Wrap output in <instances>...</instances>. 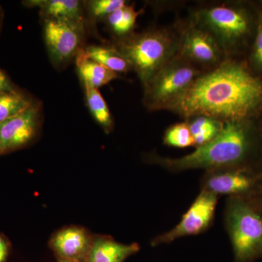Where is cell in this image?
I'll use <instances>...</instances> for the list:
<instances>
[{"mask_svg": "<svg viewBox=\"0 0 262 262\" xmlns=\"http://www.w3.org/2000/svg\"><path fill=\"white\" fill-rule=\"evenodd\" d=\"M262 106V81L238 62L225 60L201 74L167 110L184 118L246 121Z\"/></svg>", "mask_w": 262, "mask_h": 262, "instance_id": "obj_1", "label": "cell"}, {"mask_svg": "<svg viewBox=\"0 0 262 262\" xmlns=\"http://www.w3.org/2000/svg\"><path fill=\"white\" fill-rule=\"evenodd\" d=\"M252 139L246 121L226 122L213 140L179 158L150 157L149 161L172 172L242 165L251 149Z\"/></svg>", "mask_w": 262, "mask_h": 262, "instance_id": "obj_2", "label": "cell"}, {"mask_svg": "<svg viewBox=\"0 0 262 262\" xmlns=\"http://www.w3.org/2000/svg\"><path fill=\"white\" fill-rule=\"evenodd\" d=\"M130 63L143 87L170 60L178 55L179 38L166 29L133 33L113 45Z\"/></svg>", "mask_w": 262, "mask_h": 262, "instance_id": "obj_3", "label": "cell"}, {"mask_svg": "<svg viewBox=\"0 0 262 262\" xmlns=\"http://www.w3.org/2000/svg\"><path fill=\"white\" fill-rule=\"evenodd\" d=\"M225 221L236 262H251L262 257L261 211L246 198L229 196Z\"/></svg>", "mask_w": 262, "mask_h": 262, "instance_id": "obj_4", "label": "cell"}, {"mask_svg": "<svg viewBox=\"0 0 262 262\" xmlns=\"http://www.w3.org/2000/svg\"><path fill=\"white\" fill-rule=\"evenodd\" d=\"M201 74L195 66L177 55L144 88V105L150 111L167 110Z\"/></svg>", "mask_w": 262, "mask_h": 262, "instance_id": "obj_5", "label": "cell"}, {"mask_svg": "<svg viewBox=\"0 0 262 262\" xmlns=\"http://www.w3.org/2000/svg\"><path fill=\"white\" fill-rule=\"evenodd\" d=\"M192 20L211 33L225 55L249 32L247 15L223 3L200 8L194 12Z\"/></svg>", "mask_w": 262, "mask_h": 262, "instance_id": "obj_6", "label": "cell"}, {"mask_svg": "<svg viewBox=\"0 0 262 262\" xmlns=\"http://www.w3.org/2000/svg\"><path fill=\"white\" fill-rule=\"evenodd\" d=\"M86 27V22L42 18L43 37L54 67H65L75 59L84 48Z\"/></svg>", "mask_w": 262, "mask_h": 262, "instance_id": "obj_7", "label": "cell"}, {"mask_svg": "<svg viewBox=\"0 0 262 262\" xmlns=\"http://www.w3.org/2000/svg\"><path fill=\"white\" fill-rule=\"evenodd\" d=\"M261 172H256L245 165L223 167L206 170L202 179V190L216 196L247 198L256 190Z\"/></svg>", "mask_w": 262, "mask_h": 262, "instance_id": "obj_8", "label": "cell"}, {"mask_svg": "<svg viewBox=\"0 0 262 262\" xmlns=\"http://www.w3.org/2000/svg\"><path fill=\"white\" fill-rule=\"evenodd\" d=\"M218 196L202 190L189 210L183 215L180 222L168 232L153 239L151 244H170L176 239L196 235L206 232L212 225L216 209Z\"/></svg>", "mask_w": 262, "mask_h": 262, "instance_id": "obj_9", "label": "cell"}, {"mask_svg": "<svg viewBox=\"0 0 262 262\" xmlns=\"http://www.w3.org/2000/svg\"><path fill=\"white\" fill-rule=\"evenodd\" d=\"M178 55L195 67H215L225 54L211 33L192 20L180 33Z\"/></svg>", "mask_w": 262, "mask_h": 262, "instance_id": "obj_10", "label": "cell"}, {"mask_svg": "<svg viewBox=\"0 0 262 262\" xmlns=\"http://www.w3.org/2000/svg\"><path fill=\"white\" fill-rule=\"evenodd\" d=\"M41 106L34 102L29 108L0 123V155L32 142L41 125Z\"/></svg>", "mask_w": 262, "mask_h": 262, "instance_id": "obj_11", "label": "cell"}, {"mask_svg": "<svg viewBox=\"0 0 262 262\" xmlns=\"http://www.w3.org/2000/svg\"><path fill=\"white\" fill-rule=\"evenodd\" d=\"M93 241L84 229L72 227L57 232L51 246L59 259L85 262Z\"/></svg>", "mask_w": 262, "mask_h": 262, "instance_id": "obj_12", "label": "cell"}, {"mask_svg": "<svg viewBox=\"0 0 262 262\" xmlns=\"http://www.w3.org/2000/svg\"><path fill=\"white\" fill-rule=\"evenodd\" d=\"M23 4L37 8L42 18L86 22L84 1L80 0H28Z\"/></svg>", "mask_w": 262, "mask_h": 262, "instance_id": "obj_13", "label": "cell"}, {"mask_svg": "<svg viewBox=\"0 0 262 262\" xmlns=\"http://www.w3.org/2000/svg\"><path fill=\"white\" fill-rule=\"evenodd\" d=\"M140 249L137 244H123L108 237L93 241L85 262H124Z\"/></svg>", "mask_w": 262, "mask_h": 262, "instance_id": "obj_14", "label": "cell"}, {"mask_svg": "<svg viewBox=\"0 0 262 262\" xmlns=\"http://www.w3.org/2000/svg\"><path fill=\"white\" fill-rule=\"evenodd\" d=\"M75 63L77 75L84 89H98L119 77L118 74L88 58L83 48L75 57Z\"/></svg>", "mask_w": 262, "mask_h": 262, "instance_id": "obj_15", "label": "cell"}, {"mask_svg": "<svg viewBox=\"0 0 262 262\" xmlns=\"http://www.w3.org/2000/svg\"><path fill=\"white\" fill-rule=\"evenodd\" d=\"M83 51L90 59L97 62L118 75L132 71L130 63L113 45L111 46H86Z\"/></svg>", "mask_w": 262, "mask_h": 262, "instance_id": "obj_16", "label": "cell"}, {"mask_svg": "<svg viewBox=\"0 0 262 262\" xmlns=\"http://www.w3.org/2000/svg\"><path fill=\"white\" fill-rule=\"evenodd\" d=\"M140 14L141 11H137L134 5L127 3L108 15L103 21L110 32L117 39H121L134 33L136 20Z\"/></svg>", "mask_w": 262, "mask_h": 262, "instance_id": "obj_17", "label": "cell"}, {"mask_svg": "<svg viewBox=\"0 0 262 262\" xmlns=\"http://www.w3.org/2000/svg\"><path fill=\"white\" fill-rule=\"evenodd\" d=\"M84 91L86 105L91 115L104 132H111L114 127L113 118L102 95L98 89H84Z\"/></svg>", "mask_w": 262, "mask_h": 262, "instance_id": "obj_18", "label": "cell"}, {"mask_svg": "<svg viewBox=\"0 0 262 262\" xmlns=\"http://www.w3.org/2000/svg\"><path fill=\"white\" fill-rule=\"evenodd\" d=\"M34 101L18 89L0 92V123L29 108Z\"/></svg>", "mask_w": 262, "mask_h": 262, "instance_id": "obj_19", "label": "cell"}, {"mask_svg": "<svg viewBox=\"0 0 262 262\" xmlns=\"http://www.w3.org/2000/svg\"><path fill=\"white\" fill-rule=\"evenodd\" d=\"M224 123L211 117L198 116L188 122L196 147L209 142L220 134Z\"/></svg>", "mask_w": 262, "mask_h": 262, "instance_id": "obj_20", "label": "cell"}, {"mask_svg": "<svg viewBox=\"0 0 262 262\" xmlns=\"http://www.w3.org/2000/svg\"><path fill=\"white\" fill-rule=\"evenodd\" d=\"M86 24H96L104 20L108 15L121 8L127 2L125 0H89L84 1Z\"/></svg>", "mask_w": 262, "mask_h": 262, "instance_id": "obj_21", "label": "cell"}, {"mask_svg": "<svg viewBox=\"0 0 262 262\" xmlns=\"http://www.w3.org/2000/svg\"><path fill=\"white\" fill-rule=\"evenodd\" d=\"M165 145L177 148H186L195 146L188 122H179L169 127L164 135Z\"/></svg>", "mask_w": 262, "mask_h": 262, "instance_id": "obj_22", "label": "cell"}, {"mask_svg": "<svg viewBox=\"0 0 262 262\" xmlns=\"http://www.w3.org/2000/svg\"><path fill=\"white\" fill-rule=\"evenodd\" d=\"M253 58L256 65L262 69V18L258 27L256 41H255Z\"/></svg>", "mask_w": 262, "mask_h": 262, "instance_id": "obj_23", "label": "cell"}, {"mask_svg": "<svg viewBox=\"0 0 262 262\" xmlns=\"http://www.w3.org/2000/svg\"><path fill=\"white\" fill-rule=\"evenodd\" d=\"M247 200L262 213V172L256 190L253 193L252 195L247 198Z\"/></svg>", "mask_w": 262, "mask_h": 262, "instance_id": "obj_24", "label": "cell"}, {"mask_svg": "<svg viewBox=\"0 0 262 262\" xmlns=\"http://www.w3.org/2000/svg\"><path fill=\"white\" fill-rule=\"evenodd\" d=\"M13 89H16V87L10 80L8 75L0 69V92Z\"/></svg>", "mask_w": 262, "mask_h": 262, "instance_id": "obj_25", "label": "cell"}, {"mask_svg": "<svg viewBox=\"0 0 262 262\" xmlns=\"http://www.w3.org/2000/svg\"><path fill=\"white\" fill-rule=\"evenodd\" d=\"M8 255V245L5 239L0 236V262H5Z\"/></svg>", "mask_w": 262, "mask_h": 262, "instance_id": "obj_26", "label": "cell"}, {"mask_svg": "<svg viewBox=\"0 0 262 262\" xmlns=\"http://www.w3.org/2000/svg\"><path fill=\"white\" fill-rule=\"evenodd\" d=\"M58 262H79V261H70V260L59 259V260H58Z\"/></svg>", "mask_w": 262, "mask_h": 262, "instance_id": "obj_27", "label": "cell"}, {"mask_svg": "<svg viewBox=\"0 0 262 262\" xmlns=\"http://www.w3.org/2000/svg\"><path fill=\"white\" fill-rule=\"evenodd\" d=\"M0 23H1V15H0Z\"/></svg>", "mask_w": 262, "mask_h": 262, "instance_id": "obj_28", "label": "cell"}, {"mask_svg": "<svg viewBox=\"0 0 262 262\" xmlns=\"http://www.w3.org/2000/svg\"><path fill=\"white\" fill-rule=\"evenodd\" d=\"M262 172V171H261Z\"/></svg>", "mask_w": 262, "mask_h": 262, "instance_id": "obj_29", "label": "cell"}]
</instances>
